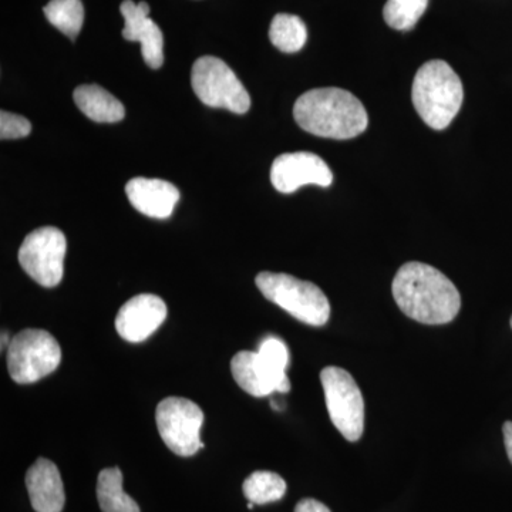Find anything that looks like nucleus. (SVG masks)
Listing matches in <instances>:
<instances>
[{"instance_id": "nucleus-13", "label": "nucleus", "mask_w": 512, "mask_h": 512, "mask_svg": "<svg viewBox=\"0 0 512 512\" xmlns=\"http://www.w3.org/2000/svg\"><path fill=\"white\" fill-rule=\"evenodd\" d=\"M231 372L238 386L254 397H265L274 392L288 393L291 390L288 376L275 372L258 352H238L232 357Z\"/></svg>"}, {"instance_id": "nucleus-15", "label": "nucleus", "mask_w": 512, "mask_h": 512, "mask_svg": "<svg viewBox=\"0 0 512 512\" xmlns=\"http://www.w3.org/2000/svg\"><path fill=\"white\" fill-rule=\"evenodd\" d=\"M26 487L33 510L62 512L66 495L59 468L47 458H39L26 473Z\"/></svg>"}, {"instance_id": "nucleus-16", "label": "nucleus", "mask_w": 512, "mask_h": 512, "mask_svg": "<svg viewBox=\"0 0 512 512\" xmlns=\"http://www.w3.org/2000/svg\"><path fill=\"white\" fill-rule=\"evenodd\" d=\"M74 103L96 123H117L126 116L123 103L97 84H83L73 93Z\"/></svg>"}, {"instance_id": "nucleus-22", "label": "nucleus", "mask_w": 512, "mask_h": 512, "mask_svg": "<svg viewBox=\"0 0 512 512\" xmlns=\"http://www.w3.org/2000/svg\"><path fill=\"white\" fill-rule=\"evenodd\" d=\"M256 352L262 356V359L268 363L275 372L286 375V369L289 366V349L285 345L284 340L276 338V336H266L261 340Z\"/></svg>"}, {"instance_id": "nucleus-23", "label": "nucleus", "mask_w": 512, "mask_h": 512, "mask_svg": "<svg viewBox=\"0 0 512 512\" xmlns=\"http://www.w3.org/2000/svg\"><path fill=\"white\" fill-rule=\"evenodd\" d=\"M32 131V123L26 117L2 111L0 114V138L2 140H18L28 137Z\"/></svg>"}, {"instance_id": "nucleus-10", "label": "nucleus", "mask_w": 512, "mask_h": 512, "mask_svg": "<svg viewBox=\"0 0 512 512\" xmlns=\"http://www.w3.org/2000/svg\"><path fill=\"white\" fill-rule=\"evenodd\" d=\"M271 183L282 194H292L303 185L329 187L333 183V174L322 158L299 151L275 158L271 168Z\"/></svg>"}, {"instance_id": "nucleus-26", "label": "nucleus", "mask_w": 512, "mask_h": 512, "mask_svg": "<svg viewBox=\"0 0 512 512\" xmlns=\"http://www.w3.org/2000/svg\"><path fill=\"white\" fill-rule=\"evenodd\" d=\"M10 345L9 336L5 335V333H2V349H5V346Z\"/></svg>"}, {"instance_id": "nucleus-17", "label": "nucleus", "mask_w": 512, "mask_h": 512, "mask_svg": "<svg viewBox=\"0 0 512 512\" xmlns=\"http://www.w3.org/2000/svg\"><path fill=\"white\" fill-rule=\"evenodd\" d=\"M97 500L103 512H140V507L123 490L120 468H104L97 480Z\"/></svg>"}, {"instance_id": "nucleus-4", "label": "nucleus", "mask_w": 512, "mask_h": 512, "mask_svg": "<svg viewBox=\"0 0 512 512\" xmlns=\"http://www.w3.org/2000/svg\"><path fill=\"white\" fill-rule=\"evenodd\" d=\"M255 282L268 301L284 309L293 318L311 326L328 323L330 303L322 289L312 282L275 272H261Z\"/></svg>"}, {"instance_id": "nucleus-18", "label": "nucleus", "mask_w": 512, "mask_h": 512, "mask_svg": "<svg viewBox=\"0 0 512 512\" xmlns=\"http://www.w3.org/2000/svg\"><path fill=\"white\" fill-rule=\"evenodd\" d=\"M269 39L276 49L284 53H296L305 46L308 30L301 18L288 13H279L272 20Z\"/></svg>"}, {"instance_id": "nucleus-25", "label": "nucleus", "mask_w": 512, "mask_h": 512, "mask_svg": "<svg viewBox=\"0 0 512 512\" xmlns=\"http://www.w3.org/2000/svg\"><path fill=\"white\" fill-rule=\"evenodd\" d=\"M505 450L512 464V421H505L503 426Z\"/></svg>"}, {"instance_id": "nucleus-8", "label": "nucleus", "mask_w": 512, "mask_h": 512, "mask_svg": "<svg viewBox=\"0 0 512 512\" xmlns=\"http://www.w3.org/2000/svg\"><path fill=\"white\" fill-rule=\"evenodd\" d=\"M156 421L165 446L177 456L191 457L204 448L201 441L204 413L191 400L167 397L157 406Z\"/></svg>"}, {"instance_id": "nucleus-5", "label": "nucleus", "mask_w": 512, "mask_h": 512, "mask_svg": "<svg viewBox=\"0 0 512 512\" xmlns=\"http://www.w3.org/2000/svg\"><path fill=\"white\" fill-rule=\"evenodd\" d=\"M191 86L198 99L212 109L245 114L251 109V97L237 74L221 59L200 57L192 66Z\"/></svg>"}, {"instance_id": "nucleus-19", "label": "nucleus", "mask_w": 512, "mask_h": 512, "mask_svg": "<svg viewBox=\"0 0 512 512\" xmlns=\"http://www.w3.org/2000/svg\"><path fill=\"white\" fill-rule=\"evenodd\" d=\"M47 20L69 39L76 40L84 22L82 0H50L43 9Z\"/></svg>"}, {"instance_id": "nucleus-6", "label": "nucleus", "mask_w": 512, "mask_h": 512, "mask_svg": "<svg viewBox=\"0 0 512 512\" xmlns=\"http://www.w3.org/2000/svg\"><path fill=\"white\" fill-rule=\"evenodd\" d=\"M62 349L55 336L43 329H25L8 346L9 375L19 384L35 383L55 372Z\"/></svg>"}, {"instance_id": "nucleus-27", "label": "nucleus", "mask_w": 512, "mask_h": 512, "mask_svg": "<svg viewBox=\"0 0 512 512\" xmlns=\"http://www.w3.org/2000/svg\"><path fill=\"white\" fill-rule=\"evenodd\" d=\"M254 505H255L254 503H249V504H248V508H249V510H252V508H254Z\"/></svg>"}, {"instance_id": "nucleus-11", "label": "nucleus", "mask_w": 512, "mask_h": 512, "mask_svg": "<svg viewBox=\"0 0 512 512\" xmlns=\"http://www.w3.org/2000/svg\"><path fill=\"white\" fill-rule=\"evenodd\" d=\"M167 312L160 296L141 293L121 306L116 318L117 333L127 342H144L163 325Z\"/></svg>"}, {"instance_id": "nucleus-20", "label": "nucleus", "mask_w": 512, "mask_h": 512, "mask_svg": "<svg viewBox=\"0 0 512 512\" xmlns=\"http://www.w3.org/2000/svg\"><path fill=\"white\" fill-rule=\"evenodd\" d=\"M249 503L264 505L284 498L286 483L284 478L272 471H255L242 485Z\"/></svg>"}, {"instance_id": "nucleus-21", "label": "nucleus", "mask_w": 512, "mask_h": 512, "mask_svg": "<svg viewBox=\"0 0 512 512\" xmlns=\"http://www.w3.org/2000/svg\"><path fill=\"white\" fill-rule=\"evenodd\" d=\"M429 0H387L383 9L384 20L390 28L412 30L426 12Z\"/></svg>"}, {"instance_id": "nucleus-28", "label": "nucleus", "mask_w": 512, "mask_h": 512, "mask_svg": "<svg viewBox=\"0 0 512 512\" xmlns=\"http://www.w3.org/2000/svg\"><path fill=\"white\" fill-rule=\"evenodd\" d=\"M510 323H511V328H512V316H511V320H510Z\"/></svg>"}, {"instance_id": "nucleus-9", "label": "nucleus", "mask_w": 512, "mask_h": 512, "mask_svg": "<svg viewBox=\"0 0 512 512\" xmlns=\"http://www.w3.org/2000/svg\"><path fill=\"white\" fill-rule=\"evenodd\" d=\"M66 249V237L59 228H37L20 245V266L37 284L55 288L63 279Z\"/></svg>"}, {"instance_id": "nucleus-14", "label": "nucleus", "mask_w": 512, "mask_h": 512, "mask_svg": "<svg viewBox=\"0 0 512 512\" xmlns=\"http://www.w3.org/2000/svg\"><path fill=\"white\" fill-rule=\"evenodd\" d=\"M126 194L138 212L157 220L170 218L180 200L178 188L158 178H133L126 185Z\"/></svg>"}, {"instance_id": "nucleus-12", "label": "nucleus", "mask_w": 512, "mask_h": 512, "mask_svg": "<svg viewBox=\"0 0 512 512\" xmlns=\"http://www.w3.org/2000/svg\"><path fill=\"white\" fill-rule=\"evenodd\" d=\"M124 18L123 37L128 42H140L141 55L151 69H160L164 63V36L156 22L150 19L146 2L124 0L120 6Z\"/></svg>"}, {"instance_id": "nucleus-7", "label": "nucleus", "mask_w": 512, "mask_h": 512, "mask_svg": "<svg viewBox=\"0 0 512 512\" xmlns=\"http://www.w3.org/2000/svg\"><path fill=\"white\" fill-rule=\"evenodd\" d=\"M326 407L333 426L346 440L362 439L365 430V402L356 380L340 367H325L320 373Z\"/></svg>"}, {"instance_id": "nucleus-2", "label": "nucleus", "mask_w": 512, "mask_h": 512, "mask_svg": "<svg viewBox=\"0 0 512 512\" xmlns=\"http://www.w3.org/2000/svg\"><path fill=\"white\" fill-rule=\"evenodd\" d=\"M293 117L306 133L333 140L360 136L369 124L362 101L338 87H323L302 94L293 107Z\"/></svg>"}, {"instance_id": "nucleus-1", "label": "nucleus", "mask_w": 512, "mask_h": 512, "mask_svg": "<svg viewBox=\"0 0 512 512\" xmlns=\"http://www.w3.org/2000/svg\"><path fill=\"white\" fill-rule=\"evenodd\" d=\"M392 291L400 311L424 325H444L460 312L456 285L439 269L423 262L404 264L394 276Z\"/></svg>"}, {"instance_id": "nucleus-24", "label": "nucleus", "mask_w": 512, "mask_h": 512, "mask_svg": "<svg viewBox=\"0 0 512 512\" xmlns=\"http://www.w3.org/2000/svg\"><path fill=\"white\" fill-rule=\"evenodd\" d=\"M295 512H330L325 504L313 498H305L296 505Z\"/></svg>"}, {"instance_id": "nucleus-3", "label": "nucleus", "mask_w": 512, "mask_h": 512, "mask_svg": "<svg viewBox=\"0 0 512 512\" xmlns=\"http://www.w3.org/2000/svg\"><path fill=\"white\" fill-rule=\"evenodd\" d=\"M412 97L421 120L433 130H444L463 106V83L450 64L431 60L416 73Z\"/></svg>"}]
</instances>
